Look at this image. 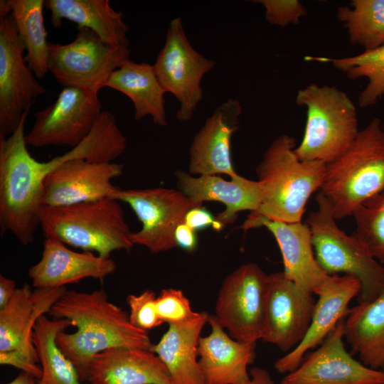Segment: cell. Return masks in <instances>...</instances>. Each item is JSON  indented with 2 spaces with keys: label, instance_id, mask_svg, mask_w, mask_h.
Instances as JSON below:
<instances>
[{
  "label": "cell",
  "instance_id": "cell-1",
  "mask_svg": "<svg viewBox=\"0 0 384 384\" xmlns=\"http://www.w3.org/2000/svg\"><path fill=\"white\" fill-rule=\"evenodd\" d=\"M48 313L54 319H68L77 328L73 333L60 332L56 343L83 382L97 353L115 347L151 350L153 345L148 331L134 326L102 289L91 292L65 289Z\"/></svg>",
  "mask_w": 384,
  "mask_h": 384
},
{
  "label": "cell",
  "instance_id": "cell-2",
  "mask_svg": "<svg viewBox=\"0 0 384 384\" xmlns=\"http://www.w3.org/2000/svg\"><path fill=\"white\" fill-rule=\"evenodd\" d=\"M26 114L17 129L0 138V229L23 245L34 241L40 226L44 179L55 167L50 159L39 161L26 142Z\"/></svg>",
  "mask_w": 384,
  "mask_h": 384
},
{
  "label": "cell",
  "instance_id": "cell-3",
  "mask_svg": "<svg viewBox=\"0 0 384 384\" xmlns=\"http://www.w3.org/2000/svg\"><path fill=\"white\" fill-rule=\"evenodd\" d=\"M295 139L282 134L274 139L256 168L262 189L259 208L247 218L301 222L311 195L320 188L326 164L301 161L294 153Z\"/></svg>",
  "mask_w": 384,
  "mask_h": 384
},
{
  "label": "cell",
  "instance_id": "cell-4",
  "mask_svg": "<svg viewBox=\"0 0 384 384\" xmlns=\"http://www.w3.org/2000/svg\"><path fill=\"white\" fill-rule=\"evenodd\" d=\"M319 189L336 220L353 215L366 201L384 191V129L378 118L359 131L343 155L326 164Z\"/></svg>",
  "mask_w": 384,
  "mask_h": 384
},
{
  "label": "cell",
  "instance_id": "cell-5",
  "mask_svg": "<svg viewBox=\"0 0 384 384\" xmlns=\"http://www.w3.org/2000/svg\"><path fill=\"white\" fill-rule=\"evenodd\" d=\"M40 220L46 238L102 257L110 258L116 250L129 252L134 245L119 201L110 197L66 206H43Z\"/></svg>",
  "mask_w": 384,
  "mask_h": 384
},
{
  "label": "cell",
  "instance_id": "cell-6",
  "mask_svg": "<svg viewBox=\"0 0 384 384\" xmlns=\"http://www.w3.org/2000/svg\"><path fill=\"white\" fill-rule=\"evenodd\" d=\"M296 103L306 110L303 139L294 148L299 160L328 164L351 147L360 130L356 106L346 92L313 83L298 91Z\"/></svg>",
  "mask_w": 384,
  "mask_h": 384
},
{
  "label": "cell",
  "instance_id": "cell-7",
  "mask_svg": "<svg viewBox=\"0 0 384 384\" xmlns=\"http://www.w3.org/2000/svg\"><path fill=\"white\" fill-rule=\"evenodd\" d=\"M316 201L317 210L309 215L306 223L319 265L329 275L354 277L361 284L358 302L373 300L384 292V266L353 234L348 235L338 227L331 205L320 192Z\"/></svg>",
  "mask_w": 384,
  "mask_h": 384
},
{
  "label": "cell",
  "instance_id": "cell-8",
  "mask_svg": "<svg viewBox=\"0 0 384 384\" xmlns=\"http://www.w3.org/2000/svg\"><path fill=\"white\" fill-rule=\"evenodd\" d=\"M130 53L129 47L109 45L90 29L77 27L71 42H49L48 71L63 87L98 93L112 73L130 60Z\"/></svg>",
  "mask_w": 384,
  "mask_h": 384
},
{
  "label": "cell",
  "instance_id": "cell-9",
  "mask_svg": "<svg viewBox=\"0 0 384 384\" xmlns=\"http://www.w3.org/2000/svg\"><path fill=\"white\" fill-rule=\"evenodd\" d=\"M65 287L36 289L25 284L17 288L9 302L0 309V363L21 370L38 380L42 369L32 341L38 319L49 312Z\"/></svg>",
  "mask_w": 384,
  "mask_h": 384
},
{
  "label": "cell",
  "instance_id": "cell-10",
  "mask_svg": "<svg viewBox=\"0 0 384 384\" xmlns=\"http://www.w3.org/2000/svg\"><path fill=\"white\" fill-rule=\"evenodd\" d=\"M215 65V60L206 58L191 45L181 17L172 19L164 46L153 66L164 90L178 102L176 118L179 121H188L193 117L203 98L201 80Z\"/></svg>",
  "mask_w": 384,
  "mask_h": 384
},
{
  "label": "cell",
  "instance_id": "cell-11",
  "mask_svg": "<svg viewBox=\"0 0 384 384\" xmlns=\"http://www.w3.org/2000/svg\"><path fill=\"white\" fill-rule=\"evenodd\" d=\"M267 279L268 274L255 263L240 266L224 279L213 316L234 339L262 340Z\"/></svg>",
  "mask_w": 384,
  "mask_h": 384
},
{
  "label": "cell",
  "instance_id": "cell-12",
  "mask_svg": "<svg viewBox=\"0 0 384 384\" xmlns=\"http://www.w3.org/2000/svg\"><path fill=\"white\" fill-rule=\"evenodd\" d=\"M11 14L0 16V138L12 134L36 99L46 93L28 68Z\"/></svg>",
  "mask_w": 384,
  "mask_h": 384
},
{
  "label": "cell",
  "instance_id": "cell-13",
  "mask_svg": "<svg viewBox=\"0 0 384 384\" xmlns=\"http://www.w3.org/2000/svg\"><path fill=\"white\" fill-rule=\"evenodd\" d=\"M102 112L97 92L63 87L53 104L35 113L26 142L36 148L75 147L91 132Z\"/></svg>",
  "mask_w": 384,
  "mask_h": 384
},
{
  "label": "cell",
  "instance_id": "cell-14",
  "mask_svg": "<svg viewBox=\"0 0 384 384\" xmlns=\"http://www.w3.org/2000/svg\"><path fill=\"white\" fill-rule=\"evenodd\" d=\"M129 205L142 223V228L132 233L134 245L158 253L177 247L174 233L184 223L186 213L197 207L180 190L156 188H117L110 196Z\"/></svg>",
  "mask_w": 384,
  "mask_h": 384
},
{
  "label": "cell",
  "instance_id": "cell-15",
  "mask_svg": "<svg viewBox=\"0 0 384 384\" xmlns=\"http://www.w3.org/2000/svg\"><path fill=\"white\" fill-rule=\"evenodd\" d=\"M283 272L268 274L262 341L289 353L305 336L310 326L316 301Z\"/></svg>",
  "mask_w": 384,
  "mask_h": 384
},
{
  "label": "cell",
  "instance_id": "cell-16",
  "mask_svg": "<svg viewBox=\"0 0 384 384\" xmlns=\"http://www.w3.org/2000/svg\"><path fill=\"white\" fill-rule=\"evenodd\" d=\"M344 322L345 318L280 384H384V370L366 366L346 351Z\"/></svg>",
  "mask_w": 384,
  "mask_h": 384
},
{
  "label": "cell",
  "instance_id": "cell-17",
  "mask_svg": "<svg viewBox=\"0 0 384 384\" xmlns=\"http://www.w3.org/2000/svg\"><path fill=\"white\" fill-rule=\"evenodd\" d=\"M123 165L70 159L59 164L44 179L43 206H66L110 197L118 188L112 179L123 173Z\"/></svg>",
  "mask_w": 384,
  "mask_h": 384
},
{
  "label": "cell",
  "instance_id": "cell-18",
  "mask_svg": "<svg viewBox=\"0 0 384 384\" xmlns=\"http://www.w3.org/2000/svg\"><path fill=\"white\" fill-rule=\"evenodd\" d=\"M260 226L265 227L278 244L284 275L304 289L319 296L331 275L320 267L315 258L308 225L272 220L262 216L247 218L242 225L245 230Z\"/></svg>",
  "mask_w": 384,
  "mask_h": 384
},
{
  "label": "cell",
  "instance_id": "cell-19",
  "mask_svg": "<svg viewBox=\"0 0 384 384\" xmlns=\"http://www.w3.org/2000/svg\"><path fill=\"white\" fill-rule=\"evenodd\" d=\"M242 112L240 102L228 99L219 105L194 137L189 149V171L198 176H238L231 156V139Z\"/></svg>",
  "mask_w": 384,
  "mask_h": 384
},
{
  "label": "cell",
  "instance_id": "cell-20",
  "mask_svg": "<svg viewBox=\"0 0 384 384\" xmlns=\"http://www.w3.org/2000/svg\"><path fill=\"white\" fill-rule=\"evenodd\" d=\"M116 269L110 257L75 252L55 238H46L41 257L29 268L28 274L36 289H55L86 278L103 279Z\"/></svg>",
  "mask_w": 384,
  "mask_h": 384
},
{
  "label": "cell",
  "instance_id": "cell-21",
  "mask_svg": "<svg viewBox=\"0 0 384 384\" xmlns=\"http://www.w3.org/2000/svg\"><path fill=\"white\" fill-rule=\"evenodd\" d=\"M361 291L359 281L351 275H331L330 280L316 301L308 331L299 344L277 360L275 370L288 373L298 368L306 352L321 345L337 324L348 315L351 300Z\"/></svg>",
  "mask_w": 384,
  "mask_h": 384
},
{
  "label": "cell",
  "instance_id": "cell-22",
  "mask_svg": "<svg viewBox=\"0 0 384 384\" xmlns=\"http://www.w3.org/2000/svg\"><path fill=\"white\" fill-rule=\"evenodd\" d=\"M210 333L201 337L198 364L204 384H248V366L255 358L256 343L232 338L213 316L209 315Z\"/></svg>",
  "mask_w": 384,
  "mask_h": 384
},
{
  "label": "cell",
  "instance_id": "cell-23",
  "mask_svg": "<svg viewBox=\"0 0 384 384\" xmlns=\"http://www.w3.org/2000/svg\"><path fill=\"white\" fill-rule=\"evenodd\" d=\"M177 185L193 204L201 206L204 201L222 203L225 209L215 220L222 229L233 223L242 210L256 211L261 203L262 189L258 181L247 179L240 175L226 181L219 176L195 177L182 171L176 172Z\"/></svg>",
  "mask_w": 384,
  "mask_h": 384
},
{
  "label": "cell",
  "instance_id": "cell-24",
  "mask_svg": "<svg viewBox=\"0 0 384 384\" xmlns=\"http://www.w3.org/2000/svg\"><path fill=\"white\" fill-rule=\"evenodd\" d=\"M90 384H173L167 368L149 349L115 347L94 356Z\"/></svg>",
  "mask_w": 384,
  "mask_h": 384
},
{
  "label": "cell",
  "instance_id": "cell-25",
  "mask_svg": "<svg viewBox=\"0 0 384 384\" xmlns=\"http://www.w3.org/2000/svg\"><path fill=\"white\" fill-rule=\"evenodd\" d=\"M208 317L206 312L201 311L188 321L169 324L159 341L152 345L151 351L167 368L173 384H204L198 348Z\"/></svg>",
  "mask_w": 384,
  "mask_h": 384
},
{
  "label": "cell",
  "instance_id": "cell-26",
  "mask_svg": "<svg viewBox=\"0 0 384 384\" xmlns=\"http://www.w3.org/2000/svg\"><path fill=\"white\" fill-rule=\"evenodd\" d=\"M45 7L50 11L54 28H60L66 19L90 29L109 45L129 47V26L109 0H46Z\"/></svg>",
  "mask_w": 384,
  "mask_h": 384
},
{
  "label": "cell",
  "instance_id": "cell-27",
  "mask_svg": "<svg viewBox=\"0 0 384 384\" xmlns=\"http://www.w3.org/2000/svg\"><path fill=\"white\" fill-rule=\"evenodd\" d=\"M105 87L117 90L131 100L137 120L150 116L154 124L166 125L164 100L166 92L156 77L153 65L129 60L112 73Z\"/></svg>",
  "mask_w": 384,
  "mask_h": 384
},
{
  "label": "cell",
  "instance_id": "cell-28",
  "mask_svg": "<svg viewBox=\"0 0 384 384\" xmlns=\"http://www.w3.org/2000/svg\"><path fill=\"white\" fill-rule=\"evenodd\" d=\"M344 339L361 362L384 370V292L350 309L345 318Z\"/></svg>",
  "mask_w": 384,
  "mask_h": 384
},
{
  "label": "cell",
  "instance_id": "cell-29",
  "mask_svg": "<svg viewBox=\"0 0 384 384\" xmlns=\"http://www.w3.org/2000/svg\"><path fill=\"white\" fill-rule=\"evenodd\" d=\"M26 52L25 60L42 79L48 71V45L43 17L44 0H5Z\"/></svg>",
  "mask_w": 384,
  "mask_h": 384
},
{
  "label": "cell",
  "instance_id": "cell-30",
  "mask_svg": "<svg viewBox=\"0 0 384 384\" xmlns=\"http://www.w3.org/2000/svg\"><path fill=\"white\" fill-rule=\"evenodd\" d=\"M71 326L68 319H49L41 316L32 333L42 376L38 384H90L81 380L73 363L56 343V336Z\"/></svg>",
  "mask_w": 384,
  "mask_h": 384
},
{
  "label": "cell",
  "instance_id": "cell-31",
  "mask_svg": "<svg viewBox=\"0 0 384 384\" xmlns=\"http://www.w3.org/2000/svg\"><path fill=\"white\" fill-rule=\"evenodd\" d=\"M336 17L352 45L365 50L384 46V0H352L337 9Z\"/></svg>",
  "mask_w": 384,
  "mask_h": 384
},
{
  "label": "cell",
  "instance_id": "cell-32",
  "mask_svg": "<svg viewBox=\"0 0 384 384\" xmlns=\"http://www.w3.org/2000/svg\"><path fill=\"white\" fill-rule=\"evenodd\" d=\"M305 60L330 63L351 80L366 78L368 83L358 97V103L361 107L375 105L384 95V46L373 50H366L350 57L331 58L307 56Z\"/></svg>",
  "mask_w": 384,
  "mask_h": 384
},
{
  "label": "cell",
  "instance_id": "cell-33",
  "mask_svg": "<svg viewBox=\"0 0 384 384\" xmlns=\"http://www.w3.org/2000/svg\"><path fill=\"white\" fill-rule=\"evenodd\" d=\"M353 215L356 222L353 235L384 266V191L366 201Z\"/></svg>",
  "mask_w": 384,
  "mask_h": 384
},
{
  "label": "cell",
  "instance_id": "cell-34",
  "mask_svg": "<svg viewBox=\"0 0 384 384\" xmlns=\"http://www.w3.org/2000/svg\"><path fill=\"white\" fill-rule=\"evenodd\" d=\"M156 305L159 318L169 324L184 322L198 314L192 309L188 299L180 289H162L156 297Z\"/></svg>",
  "mask_w": 384,
  "mask_h": 384
},
{
  "label": "cell",
  "instance_id": "cell-35",
  "mask_svg": "<svg viewBox=\"0 0 384 384\" xmlns=\"http://www.w3.org/2000/svg\"><path fill=\"white\" fill-rule=\"evenodd\" d=\"M155 293L146 289L139 294H130L127 297L129 307V320L138 329L147 331L158 327L164 322L159 316Z\"/></svg>",
  "mask_w": 384,
  "mask_h": 384
},
{
  "label": "cell",
  "instance_id": "cell-36",
  "mask_svg": "<svg viewBox=\"0 0 384 384\" xmlns=\"http://www.w3.org/2000/svg\"><path fill=\"white\" fill-rule=\"evenodd\" d=\"M255 2L263 6L268 22L281 27L298 24L301 18L307 14L304 6L297 0H258Z\"/></svg>",
  "mask_w": 384,
  "mask_h": 384
},
{
  "label": "cell",
  "instance_id": "cell-37",
  "mask_svg": "<svg viewBox=\"0 0 384 384\" xmlns=\"http://www.w3.org/2000/svg\"><path fill=\"white\" fill-rule=\"evenodd\" d=\"M184 223L195 231L209 226L221 230L215 217L201 206L191 208L186 214Z\"/></svg>",
  "mask_w": 384,
  "mask_h": 384
},
{
  "label": "cell",
  "instance_id": "cell-38",
  "mask_svg": "<svg viewBox=\"0 0 384 384\" xmlns=\"http://www.w3.org/2000/svg\"><path fill=\"white\" fill-rule=\"evenodd\" d=\"M174 239L177 247L191 252L197 245V238L195 230L185 223L178 225L174 233Z\"/></svg>",
  "mask_w": 384,
  "mask_h": 384
},
{
  "label": "cell",
  "instance_id": "cell-39",
  "mask_svg": "<svg viewBox=\"0 0 384 384\" xmlns=\"http://www.w3.org/2000/svg\"><path fill=\"white\" fill-rule=\"evenodd\" d=\"M16 289V282L14 279L0 275V309L9 302Z\"/></svg>",
  "mask_w": 384,
  "mask_h": 384
},
{
  "label": "cell",
  "instance_id": "cell-40",
  "mask_svg": "<svg viewBox=\"0 0 384 384\" xmlns=\"http://www.w3.org/2000/svg\"><path fill=\"white\" fill-rule=\"evenodd\" d=\"M248 384H275L269 372L262 368L255 367L250 371Z\"/></svg>",
  "mask_w": 384,
  "mask_h": 384
},
{
  "label": "cell",
  "instance_id": "cell-41",
  "mask_svg": "<svg viewBox=\"0 0 384 384\" xmlns=\"http://www.w3.org/2000/svg\"><path fill=\"white\" fill-rule=\"evenodd\" d=\"M38 380L25 373H20L13 380L6 384H38Z\"/></svg>",
  "mask_w": 384,
  "mask_h": 384
}]
</instances>
